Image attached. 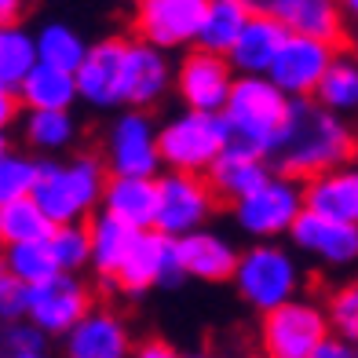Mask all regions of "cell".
Here are the masks:
<instances>
[{
    "label": "cell",
    "instance_id": "f546056e",
    "mask_svg": "<svg viewBox=\"0 0 358 358\" xmlns=\"http://www.w3.org/2000/svg\"><path fill=\"white\" fill-rule=\"evenodd\" d=\"M55 234V223L44 216L34 198L4 201L0 205V241L4 245H26V241H48Z\"/></svg>",
    "mask_w": 358,
    "mask_h": 358
},
{
    "label": "cell",
    "instance_id": "e575fe53",
    "mask_svg": "<svg viewBox=\"0 0 358 358\" xmlns=\"http://www.w3.org/2000/svg\"><path fill=\"white\" fill-rule=\"evenodd\" d=\"M52 256L62 274H77L92 267V231L88 223H70V227H55V234L48 238Z\"/></svg>",
    "mask_w": 358,
    "mask_h": 358
},
{
    "label": "cell",
    "instance_id": "603a6c76",
    "mask_svg": "<svg viewBox=\"0 0 358 358\" xmlns=\"http://www.w3.org/2000/svg\"><path fill=\"white\" fill-rule=\"evenodd\" d=\"M169 241L172 238H165L161 231H143L110 285L124 296H143L150 289H161V264H165Z\"/></svg>",
    "mask_w": 358,
    "mask_h": 358
},
{
    "label": "cell",
    "instance_id": "bcb514c9",
    "mask_svg": "<svg viewBox=\"0 0 358 358\" xmlns=\"http://www.w3.org/2000/svg\"><path fill=\"white\" fill-rule=\"evenodd\" d=\"M132 4H136V8H139V4H143V0H132Z\"/></svg>",
    "mask_w": 358,
    "mask_h": 358
},
{
    "label": "cell",
    "instance_id": "e0dca14e",
    "mask_svg": "<svg viewBox=\"0 0 358 358\" xmlns=\"http://www.w3.org/2000/svg\"><path fill=\"white\" fill-rule=\"evenodd\" d=\"M176 85V70L161 48L146 41H128V70H124V103L132 110H150L165 99V92ZM124 106V110H128Z\"/></svg>",
    "mask_w": 358,
    "mask_h": 358
},
{
    "label": "cell",
    "instance_id": "d590c367",
    "mask_svg": "<svg viewBox=\"0 0 358 358\" xmlns=\"http://www.w3.org/2000/svg\"><path fill=\"white\" fill-rule=\"evenodd\" d=\"M325 315H329L333 336L348 340V344H358V278L336 285L329 292V300H325Z\"/></svg>",
    "mask_w": 358,
    "mask_h": 358
},
{
    "label": "cell",
    "instance_id": "ab89813d",
    "mask_svg": "<svg viewBox=\"0 0 358 358\" xmlns=\"http://www.w3.org/2000/svg\"><path fill=\"white\" fill-rule=\"evenodd\" d=\"M315 358H358V351H355V344H348V340L329 336V340H325V344L318 348Z\"/></svg>",
    "mask_w": 358,
    "mask_h": 358
},
{
    "label": "cell",
    "instance_id": "ba28073f",
    "mask_svg": "<svg viewBox=\"0 0 358 358\" xmlns=\"http://www.w3.org/2000/svg\"><path fill=\"white\" fill-rule=\"evenodd\" d=\"M161 128L146 110H121L110 121L106 139H103V161L110 176H139V179H157L165 161H161Z\"/></svg>",
    "mask_w": 358,
    "mask_h": 358
},
{
    "label": "cell",
    "instance_id": "cb8c5ba5",
    "mask_svg": "<svg viewBox=\"0 0 358 358\" xmlns=\"http://www.w3.org/2000/svg\"><path fill=\"white\" fill-rule=\"evenodd\" d=\"M303 201L307 213L358 227V169H336L303 183Z\"/></svg>",
    "mask_w": 358,
    "mask_h": 358
},
{
    "label": "cell",
    "instance_id": "277c9868",
    "mask_svg": "<svg viewBox=\"0 0 358 358\" xmlns=\"http://www.w3.org/2000/svg\"><path fill=\"white\" fill-rule=\"evenodd\" d=\"M234 289L259 318L292 303L300 292V264L292 249L278 241H256L241 252L238 271H234Z\"/></svg>",
    "mask_w": 358,
    "mask_h": 358
},
{
    "label": "cell",
    "instance_id": "7a4b0ae2",
    "mask_svg": "<svg viewBox=\"0 0 358 358\" xmlns=\"http://www.w3.org/2000/svg\"><path fill=\"white\" fill-rule=\"evenodd\" d=\"M110 169L95 154H73L70 161H44L34 201L55 227L85 223L92 213H103V194Z\"/></svg>",
    "mask_w": 358,
    "mask_h": 358
},
{
    "label": "cell",
    "instance_id": "f35d334b",
    "mask_svg": "<svg viewBox=\"0 0 358 358\" xmlns=\"http://www.w3.org/2000/svg\"><path fill=\"white\" fill-rule=\"evenodd\" d=\"M136 358H183V355H179L172 344H169V340H143V344L136 348Z\"/></svg>",
    "mask_w": 358,
    "mask_h": 358
},
{
    "label": "cell",
    "instance_id": "44dd1931",
    "mask_svg": "<svg viewBox=\"0 0 358 358\" xmlns=\"http://www.w3.org/2000/svg\"><path fill=\"white\" fill-rule=\"evenodd\" d=\"M274 176V165L259 154H249L241 146H227L223 157L208 169V187L216 190V198L238 205L241 198H249L252 190H259Z\"/></svg>",
    "mask_w": 358,
    "mask_h": 358
},
{
    "label": "cell",
    "instance_id": "7dc6e473",
    "mask_svg": "<svg viewBox=\"0 0 358 358\" xmlns=\"http://www.w3.org/2000/svg\"><path fill=\"white\" fill-rule=\"evenodd\" d=\"M355 351H358V344H355Z\"/></svg>",
    "mask_w": 358,
    "mask_h": 358
},
{
    "label": "cell",
    "instance_id": "7c38bea8",
    "mask_svg": "<svg viewBox=\"0 0 358 358\" xmlns=\"http://www.w3.org/2000/svg\"><path fill=\"white\" fill-rule=\"evenodd\" d=\"M336 55H340L336 44H329V41L289 34V41L278 52V59H274L267 77L289 95V99H315L325 73H329V66L336 62Z\"/></svg>",
    "mask_w": 358,
    "mask_h": 358
},
{
    "label": "cell",
    "instance_id": "52a82bcc",
    "mask_svg": "<svg viewBox=\"0 0 358 358\" xmlns=\"http://www.w3.org/2000/svg\"><path fill=\"white\" fill-rule=\"evenodd\" d=\"M333 336L325 307L311 300H292L259 318V355L264 358H315Z\"/></svg>",
    "mask_w": 358,
    "mask_h": 358
},
{
    "label": "cell",
    "instance_id": "b9f144b4",
    "mask_svg": "<svg viewBox=\"0 0 358 358\" xmlns=\"http://www.w3.org/2000/svg\"><path fill=\"white\" fill-rule=\"evenodd\" d=\"M22 11H26V0H0V19H4V26L19 22Z\"/></svg>",
    "mask_w": 358,
    "mask_h": 358
},
{
    "label": "cell",
    "instance_id": "8d00e7d4",
    "mask_svg": "<svg viewBox=\"0 0 358 358\" xmlns=\"http://www.w3.org/2000/svg\"><path fill=\"white\" fill-rule=\"evenodd\" d=\"M48 340L52 336H48L44 329H37L29 318L4 325V355H44Z\"/></svg>",
    "mask_w": 358,
    "mask_h": 358
},
{
    "label": "cell",
    "instance_id": "5bb4252c",
    "mask_svg": "<svg viewBox=\"0 0 358 358\" xmlns=\"http://www.w3.org/2000/svg\"><path fill=\"white\" fill-rule=\"evenodd\" d=\"M124 70H128V41L124 37H103L88 48V59L77 70V92L80 103L92 110H117L124 103Z\"/></svg>",
    "mask_w": 358,
    "mask_h": 358
},
{
    "label": "cell",
    "instance_id": "8fae6325",
    "mask_svg": "<svg viewBox=\"0 0 358 358\" xmlns=\"http://www.w3.org/2000/svg\"><path fill=\"white\" fill-rule=\"evenodd\" d=\"M208 0H143L136 8L139 41L172 52V48H198Z\"/></svg>",
    "mask_w": 358,
    "mask_h": 358
},
{
    "label": "cell",
    "instance_id": "9c48e42d",
    "mask_svg": "<svg viewBox=\"0 0 358 358\" xmlns=\"http://www.w3.org/2000/svg\"><path fill=\"white\" fill-rule=\"evenodd\" d=\"M157 227L165 238H187L194 231H205L208 216L216 213V190L208 187L205 176L187 172H161L157 176Z\"/></svg>",
    "mask_w": 358,
    "mask_h": 358
},
{
    "label": "cell",
    "instance_id": "836d02e7",
    "mask_svg": "<svg viewBox=\"0 0 358 358\" xmlns=\"http://www.w3.org/2000/svg\"><path fill=\"white\" fill-rule=\"evenodd\" d=\"M44 161L29 150H0V205L34 198V190L41 183Z\"/></svg>",
    "mask_w": 358,
    "mask_h": 358
},
{
    "label": "cell",
    "instance_id": "f6af8a7d",
    "mask_svg": "<svg viewBox=\"0 0 358 358\" xmlns=\"http://www.w3.org/2000/svg\"><path fill=\"white\" fill-rule=\"evenodd\" d=\"M4 358H52V355L44 351V355H4Z\"/></svg>",
    "mask_w": 358,
    "mask_h": 358
},
{
    "label": "cell",
    "instance_id": "8992f818",
    "mask_svg": "<svg viewBox=\"0 0 358 358\" xmlns=\"http://www.w3.org/2000/svg\"><path fill=\"white\" fill-rule=\"evenodd\" d=\"M303 213H307L303 183L274 172L259 190H252L249 198L234 205V223L252 241H278L292 234V227Z\"/></svg>",
    "mask_w": 358,
    "mask_h": 358
},
{
    "label": "cell",
    "instance_id": "d6986e66",
    "mask_svg": "<svg viewBox=\"0 0 358 358\" xmlns=\"http://www.w3.org/2000/svg\"><path fill=\"white\" fill-rule=\"evenodd\" d=\"M264 11L274 15L289 34L336 44L344 34V8L340 0H264Z\"/></svg>",
    "mask_w": 358,
    "mask_h": 358
},
{
    "label": "cell",
    "instance_id": "3957f363",
    "mask_svg": "<svg viewBox=\"0 0 358 358\" xmlns=\"http://www.w3.org/2000/svg\"><path fill=\"white\" fill-rule=\"evenodd\" d=\"M289 106L292 99L271 77H238L231 103L223 110L227 128H231V146H241V150L271 161L278 136L285 128Z\"/></svg>",
    "mask_w": 358,
    "mask_h": 358
},
{
    "label": "cell",
    "instance_id": "4316f807",
    "mask_svg": "<svg viewBox=\"0 0 358 358\" xmlns=\"http://www.w3.org/2000/svg\"><path fill=\"white\" fill-rule=\"evenodd\" d=\"M41 66V48L37 34H29L26 26L11 22L0 26V92L4 95H19L26 85V77Z\"/></svg>",
    "mask_w": 358,
    "mask_h": 358
},
{
    "label": "cell",
    "instance_id": "d4e9b609",
    "mask_svg": "<svg viewBox=\"0 0 358 358\" xmlns=\"http://www.w3.org/2000/svg\"><path fill=\"white\" fill-rule=\"evenodd\" d=\"M88 231H92V271L99 274V278L113 282V274L121 271V264L128 259V252H132L136 238L143 231L128 227L124 220L110 216V213L92 216L88 220Z\"/></svg>",
    "mask_w": 358,
    "mask_h": 358
},
{
    "label": "cell",
    "instance_id": "60d3db41",
    "mask_svg": "<svg viewBox=\"0 0 358 358\" xmlns=\"http://www.w3.org/2000/svg\"><path fill=\"white\" fill-rule=\"evenodd\" d=\"M19 95H4L0 92V124H11L15 117H19Z\"/></svg>",
    "mask_w": 358,
    "mask_h": 358
},
{
    "label": "cell",
    "instance_id": "30bf717a",
    "mask_svg": "<svg viewBox=\"0 0 358 358\" xmlns=\"http://www.w3.org/2000/svg\"><path fill=\"white\" fill-rule=\"evenodd\" d=\"M238 73L227 55H213L205 48H190L176 66V92L183 99V110L198 113H223L231 103Z\"/></svg>",
    "mask_w": 358,
    "mask_h": 358
},
{
    "label": "cell",
    "instance_id": "ffe728a7",
    "mask_svg": "<svg viewBox=\"0 0 358 358\" xmlns=\"http://www.w3.org/2000/svg\"><path fill=\"white\" fill-rule=\"evenodd\" d=\"M179 256H183V267L190 278L198 282H234L238 271V245L220 231H194L187 238H179Z\"/></svg>",
    "mask_w": 358,
    "mask_h": 358
},
{
    "label": "cell",
    "instance_id": "ee69618b",
    "mask_svg": "<svg viewBox=\"0 0 358 358\" xmlns=\"http://www.w3.org/2000/svg\"><path fill=\"white\" fill-rule=\"evenodd\" d=\"M183 358H227V355H216V351H190Z\"/></svg>",
    "mask_w": 358,
    "mask_h": 358
},
{
    "label": "cell",
    "instance_id": "4fadbf2b",
    "mask_svg": "<svg viewBox=\"0 0 358 358\" xmlns=\"http://www.w3.org/2000/svg\"><path fill=\"white\" fill-rule=\"evenodd\" d=\"M92 311V289L80 282V274H55L52 282L29 289V322L48 336H66Z\"/></svg>",
    "mask_w": 358,
    "mask_h": 358
},
{
    "label": "cell",
    "instance_id": "ac0fdd59",
    "mask_svg": "<svg viewBox=\"0 0 358 358\" xmlns=\"http://www.w3.org/2000/svg\"><path fill=\"white\" fill-rule=\"evenodd\" d=\"M285 41H289V29L274 19V15H267L264 8H259L227 59H231L238 77H267L274 59H278V52L285 48Z\"/></svg>",
    "mask_w": 358,
    "mask_h": 358
},
{
    "label": "cell",
    "instance_id": "9a60e30c",
    "mask_svg": "<svg viewBox=\"0 0 358 358\" xmlns=\"http://www.w3.org/2000/svg\"><path fill=\"white\" fill-rule=\"evenodd\" d=\"M289 245L303 256H311L322 267L344 271V267L358 264V227L336 223V220L318 216V213H303L289 234Z\"/></svg>",
    "mask_w": 358,
    "mask_h": 358
},
{
    "label": "cell",
    "instance_id": "83f0119b",
    "mask_svg": "<svg viewBox=\"0 0 358 358\" xmlns=\"http://www.w3.org/2000/svg\"><path fill=\"white\" fill-rule=\"evenodd\" d=\"M77 139V121L70 110H26L22 113V143L29 154H62Z\"/></svg>",
    "mask_w": 358,
    "mask_h": 358
},
{
    "label": "cell",
    "instance_id": "4dcf8cb0",
    "mask_svg": "<svg viewBox=\"0 0 358 358\" xmlns=\"http://www.w3.org/2000/svg\"><path fill=\"white\" fill-rule=\"evenodd\" d=\"M0 274H11L15 282L37 289L62 271H59L48 241H26V245H4V271Z\"/></svg>",
    "mask_w": 358,
    "mask_h": 358
},
{
    "label": "cell",
    "instance_id": "7bdbcfd3",
    "mask_svg": "<svg viewBox=\"0 0 358 358\" xmlns=\"http://www.w3.org/2000/svg\"><path fill=\"white\" fill-rule=\"evenodd\" d=\"M340 8H344V15L351 22H358V0H340Z\"/></svg>",
    "mask_w": 358,
    "mask_h": 358
},
{
    "label": "cell",
    "instance_id": "6da1fadb",
    "mask_svg": "<svg viewBox=\"0 0 358 358\" xmlns=\"http://www.w3.org/2000/svg\"><path fill=\"white\" fill-rule=\"evenodd\" d=\"M355 157V132L344 117L325 110L318 99H292L278 146L271 154V165L278 176H289L296 183L348 169Z\"/></svg>",
    "mask_w": 358,
    "mask_h": 358
},
{
    "label": "cell",
    "instance_id": "484cf974",
    "mask_svg": "<svg viewBox=\"0 0 358 358\" xmlns=\"http://www.w3.org/2000/svg\"><path fill=\"white\" fill-rule=\"evenodd\" d=\"M252 15H256L252 0H208L198 48H205V52H213V55H231V48L238 44L241 34H245Z\"/></svg>",
    "mask_w": 358,
    "mask_h": 358
},
{
    "label": "cell",
    "instance_id": "f1b7e54d",
    "mask_svg": "<svg viewBox=\"0 0 358 358\" xmlns=\"http://www.w3.org/2000/svg\"><path fill=\"white\" fill-rule=\"evenodd\" d=\"M77 99H80L77 73L48 66V62H41V66L26 77V85L19 88L22 110H70Z\"/></svg>",
    "mask_w": 358,
    "mask_h": 358
},
{
    "label": "cell",
    "instance_id": "74e56055",
    "mask_svg": "<svg viewBox=\"0 0 358 358\" xmlns=\"http://www.w3.org/2000/svg\"><path fill=\"white\" fill-rule=\"evenodd\" d=\"M0 315H4V325L29 318V285L15 282L11 274H0Z\"/></svg>",
    "mask_w": 358,
    "mask_h": 358
},
{
    "label": "cell",
    "instance_id": "d6a6232c",
    "mask_svg": "<svg viewBox=\"0 0 358 358\" xmlns=\"http://www.w3.org/2000/svg\"><path fill=\"white\" fill-rule=\"evenodd\" d=\"M315 99L325 110H333L336 117L358 113V59L355 55H336V62L329 66V73H325Z\"/></svg>",
    "mask_w": 358,
    "mask_h": 358
},
{
    "label": "cell",
    "instance_id": "5b68a950",
    "mask_svg": "<svg viewBox=\"0 0 358 358\" xmlns=\"http://www.w3.org/2000/svg\"><path fill=\"white\" fill-rule=\"evenodd\" d=\"M161 161L165 172H187V176H208V169L223 157L231 146V128L223 113H198L183 110L161 124Z\"/></svg>",
    "mask_w": 358,
    "mask_h": 358
},
{
    "label": "cell",
    "instance_id": "7402d4cb",
    "mask_svg": "<svg viewBox=\"0 0 358 358\" xmlns=\"http://www.w3.org/2000/svg\"><path fill=\"white\" fill-rule=\"evenodd\" d=\"M157 179H139V176H110L106 194H103V213L124 220L136 231H154L157 227Z\"/></svg>",
    "mask_w": 358,
    "mask_h": 358
},
{
    "label": "cell",
    "instance_id": "2e32d148",
    "mask_svg": "<svg viewBox=\"0 0 358 358\" xmlns=\"http://www.w3.org/2000/svg\"><path fill=\"white\" fill-rule=\"evenodd\" d=\"M62 358H136L128 322L110 307H95L62 336Z\"/></svg>",
    "mask_w": 358,
    "mask_h": 358
},
{
    "label": "cell",
    "instance_id": "1f68e13d",
    "mask_svg": "<svg viewBox=\"0 0 358 358\" xmlns=\"http://www.w3.org/2000/svg\"><path fill=\"white\" fill-rule=\"evenodd\" d=\"M37 48H41V62L59 66L66 73H77L80 62L88 59L92 44H85V37H80L73 26H66V22H48V26L37 29Z\"/></svg>",
    "mask_w": 358,
    "mask_h": 358
}]
</instances>
